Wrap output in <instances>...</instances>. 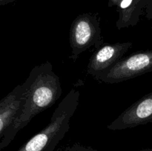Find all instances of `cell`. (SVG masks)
<instances>
[{
  "mask_svg": "<svg viewBox=\"0 0 152 151\" xmlns=\"http://www.w3.org/2000/svg\"><path fill=\"white\" fill-rule=\"evenodd\" d=\"M23 84L25 98L22 114L7 139L0 144V150L7 147L34 117L53 106L62 93L60 78L48 61L34 67Z\"/></svg>",
  "mask_w": 152,
  "mask_h": 151,
  "instance_id": "cell-1",
  "label": "cell"
},
{
  "mask_svg": "<svg viewBox=\"0 0 152 151\" xmlns=\"http://www.w3.org/2000/svg\"><path fill=\"white\" fill-rule=\"evenodd\" d=\"M79 102L80 91L71 89L55 109L50 123L17 151H54L69 130Z\"/></svg>",
  "mask_w": 152,
  "mask_h": 151,
  "instance_id": "cell-2",
  "label": "cell"
},
{
  "mask_svg": "<svg viewBox=\"0 0 152 151\" xmlns=\"http://www.w3.org/2000/svg\"><path fill=\"white\" fill-rule=\"evenodd\" d=\"M69 42L74 62L80 55L91 47L99 48L104 44L100 27V16L97 13H83L74 19L70 28Z\"/></svg>",
  "mask_w": 152,
  "mask_h": 151,
  "instance_id": "cell-3",
  "label": "cell"
},
{
  "mask_svg": "<svg viewBox=\"0 0 152 151\" xmlns=\"http://www.w3.org/2000/svg\"><path fill=\"white\" fill-rule=\"evenodd\" d=\"M152 72V50H140L122 58L102 73L98 81L116 84Z\"/></svg>",
  "mask_w": 152,
  "mask_h": 151,
  "instance_id": "cell-4",
  "label": "cell"
},
{
  "mask_svg": "<svg viewBox=\"0 0 152 151\" xmlns=\"http://www.w3.org/2000/svg\"><path fill=\"white\" fill-rule=\"evenodd\" d=\"M132 46L133 43L132 41L114 44L104 43L99 48L96 49L91 56L87 66L88 74L98 81L102 73L124 57Z\"/></svg>",
  "mask_w": 152,
  "mask_h": 151,
  "instance_id": "cell-5",
  "label": "cell"
},
{
  "mask_svg": "<svg viewBox=\"0 0 152 151\" xmlns=\"http://www.w3.org/2000/svg\"><path fill=\"white\" fill-rule=\"evenodd\" d=\"M25 98V87L16 86L0 101V144L4 142L23 110Z\"/></svg>",
  "mask_w": 152,
  "mask_h": 151,
  "instance_id": "cell-6",
  "label": "cell"
},
{
  "mask_svg": "<svg viewBox=\"0 0 152 151\" xmlns=\"http://www.w3.org/2000/svg\"><path fill=\"white\" fill-rule=\"evenodd\" d=\"M152 122V92L140 99L125 110L107 128L110 130H122L134 128Z\"/></svg>",
  "mask_w": 152,
  "mask_h": 151,
  "instance_id": "cell-7",
  "label": "cell"
},
{
  "mask_svg": "<svg viewBox=\"0 0 152 151\" xmlns=\"http://www.w3.org/2000/svg\"><path fill=\"white\" fill-rule=\"evenodd\" d=\"M150 0H123L117 7L119 17L116 22L117 29L121 30L135 26L139 22L140 17L146 8Z\"/></svg>",
  "mask_w": 152,
  "mask_h": 151,
  "instance_id": "cell-8",
  "label": "cell"
},
{
  "mask_svg": "<svg viewBox=\"0 0 152 151\" xmlns=\"http://www.w3.org/2000/svg\"><path fill=\"white\" fill-rule=\"evenodd\" d=\"M63 151H99L96 149H94L91 147L85 146L80 143H74L71 145H68L64 149Z\"/></svg>",
  "mask_w": 152,
  "mask_h": 151,
  "instance_id": "cell-9",
  "label": "cell"
},
{
  "mask_svg": "<svg viewBox=\"0 0 152 151\" xmlns=\"http://www.w3.org/2000/svg\"><path fill=\"white\" fill-rule=\"evenodd\" d=\"M145 17L148 19H152V1L146 7L145 10Z\"/></svg>",
  "mask_w": 152,
  "mask_h": 151,
  "instance_id": "cell-10",
  "label": "cell"
},
{
  "mask_svg": "<svg viewBox=\"0 0 152 151\" xmlns=\"http://www.w3.org/2000/svg\"><path fill=\"white\" fill-rule=\"evenodd\" d=\"M123 0H108V7H114V6H118Z\"/></svg>",
  "mask_w": 152,
  "mask_h": 151,
  "instance_id": "cell-11",
  "label": "cell"
},
{
  "mask_svg": "<svg viewBox=\"0 0 152 151\" xmlns=\"http://www.w3.org/2000/svg\"><path fill=\"white\" fill-rule=\"evenodd\" d=\"M16 1H17V0H0V5H5V4L14 2Z\"/></svg>",
  "mask_w": 152,
  "mask_h": 151,
  "instance_id": "cell-12",
  "label": "cell"
},
{
  "mask_svg": "<svg viewBox=\"0 0 152 151\" xmlns=\"http://www.w3.org/2000/svg\"><path fill=\"white\" fill-rule=\"evenodd\" d=\"M138 151H152V147L151 148H146V149H142Z\"/></svg>",
  "mask_w": 152,
  "mask_h": 151,
  "instance_id": "cell-13",
  "label": "cell"
}]
</instances>
